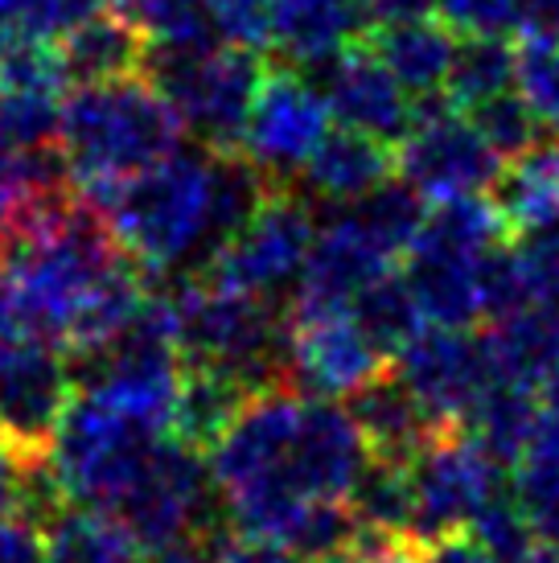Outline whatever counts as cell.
I'll list each match as a JSON object with an SVG mask.
<instances>
[{
  "label": "cell",
  "instance_id": "cell-27",
  "mask_svg": "<svg viewBox=\"0 0 559 563\" xmlns=\"http://www.w3.org/2000/svg\"><path fill=\"white\" fill-rule=\"evenodd\" d=\"M539 416H544V407L535 404V391L494 383L490 395L473 407V416L465 420L461 432H465L469 440H478L497 465L514 470L518 456L527 453L535 428H539Z\"/></svg>",
  "mask_w": 559,
  "mask_h": 563
},
{
  "label": "cell",
  "instance_id": "cell-34",
  "mask_svg": "<svg viewBox=\"0 0 559 563\" xmlns=\"http://www.w3.org/2000/svg\"><path fill=\"white\" fill-rule=\"evenodd\" d=\"M222 46L260 49L272 46V0H206Z\"/></svg>",
  "mask_w": 559,
  "mask_h": 563
},
{
  "label": "cell",
  "instance_id": "cell-4",
  "mask_svg": "<svg viewBox=\"0 0 559 563\" xmlns=\"http://www.w3.org/2000/svg\"><path fill=\"white\" fill-rule=\"evenodd\" d=\"M186 362H206L248 383L251 391L288 387V321L276 300L218 288L189 276L169 292Z\"/></svg>",
  "mask_w": 559,
  "mask_h": 563
},
{
  "label": "cell",
  "instance_id": "cell-22",
  "mask_svg": "<svg viewBox=\"0 0 559 563\" xmlns=\"http://www.w3.org/2000/svg\"><path fill=\"white\" fill-rule=\"evenodd\" d=\"M490 198L518 239L559 227V141H539L530 153L506 161Z\"/></svg>",
  "mask_w": 559,
  "mask_h": 563
},
{
  "label": "cell",
  "instance_id": "cell-16",
  "mask_svg": "<svg viewBox=\"0 0 559 563\" xmlns=\"http://www.w3.org/2000/svg\"><path fill=\"white\" fill-rule=\"evenodd\" d=\"M371 25L366 0H272V49L305 75H321Z\"/></svg>",
  "mask_w": 559,
  "mask_h": 563
},
{
  "label": "cell",
  "instance_id": "cell-11",
  "mask_svg": "<svg viewBox=\"0 0 559 563\" xmlns=\"http://www.w3.org/2000/svg\"><path fill=\"white\" fill-rule=\"evenodd\" d=\"M326 91L296 66H267L243 132V153L272 186H296L309 157L329 136Z\"/></svg>",
  "mask_w": 559,
  "mask_h": 563
},
{
  "label": "cell",
  "instance_id": "cell-13",
  "mask_svg": "<svg viewBox=\"0 0 559 563\" xmlns=\"http://www.w3.org/2000/svg\"><path fill=\"white\" fill-rule=\"evenodd\" d=\"M395 251L374 235L358 206H342L338 214L321 222L313 239L309 264L296 280V292L288 300V313H342L354 309V300L391 276Z\"/></svg>",
  "mask_w": 559,
  "mask_h": 563
},
{
  "label": "cell",
  "instance_id": "cell-26",
  "mask_svg": "<svg viewBox=\"0 0 559 563\" xmlns=\"http://www.w3.org/2000/svg\"><path fill=\"white\" fill-rule=\"evenodd\" d=\"M46 563H144V548L103 510L66 506L46 527Z\"/></svg>",
  "mask_w": 559,
  "mask_h": 563
},
{
  "label": "cell",
  "instance_id": "cell-14",
  "mask_svg": "<svg viewBox=\"0 0 559 563\" xmlns=\"http://www.w3.org/2000/svg\"><path fill=\"white\" fill-rule=\"evenodd\" d=\"M288 387L313 399H350L391 366L350 309L288 313Z\"/></svg>",
  "mask_w": 559,
  "mask_h": 563
},
{
  "label": "cell",
  "instance_id": "cell-38",
  "mask_svg": "<svg viewBox=\"0 0 559 563\" xmlns=\"http://www.w3.org/2000/svg\"><path fill=\"white\" fill-rule=\"evenodd\" d=\"M0 563H46V531L25 515L0 518Z\"/></svg>",
  "mask_w": 559,
  "mask_h": 563
},
{
  "label": "cell",
  "instance_id": "cell-44",
  "mask_svg": "<svg viewBox=\"0 0 559 563\" xmlns=\"http://www.w3.org/2000/svg\"><path fill=\"white\" fill-rule=\"evenodd\" d=\"M445 0H366L374 21H404V16H432Z\"/></svg>",
  "mask_w": 559,
  "mask_h": 563
},
{
  "label": "cell",
  "instance_id": "cell-42",
  "mask_svg": "<svg viewBox=\"0 0 559 563\" xmlns=\"http://www.w3.org/2000/svg\"><path fill=\"white\" fill-rule=\"evenodd\" d=\"M25 461L0 440V518H13L21 510V489H25Z\"/></svg>",
  "mask_w": 559,
  "mask_h": 563
},
{
  "label": "cell",
  "instance_id": "cell-31",
  "mask_svg": "<svg viewBox=\"0 0 559 563\" xmlns=\"http://www.w3.org/2000/svg\"><path fill=\"white\" fill-rule=\"evenodd\" d=\"M469 534L494 555V563H527L530 555L539 551V534H535V527L527 522L523 506L514 501V489L497 494L482 515L473 518Z\"/></svg>",
  "mask_w": 559,
  "mask_h": 563
},
{
  "label": "cell",
  "instance_id": "cell-8",
  "mask_svg": "<svg viewBox=\"0 0 559 563\" xmlns=\"http://www.w3.org/2000/svg\"><path fill=\"white\" fill-rule=\"evenodd\" d=\"M412 539L436 543L473 527L485 506L511 489V470L497 465L461 428H440L412 461Z\"/></svg>",
  "mask_w": 559,
  "mask_h": 563
},
{
  "label": "cell",
  "instance_id": "cell-7",
  "mask_svg": "<svg viewBox=\"0 0 559 563\" xmlns=\"http://www.w3.org/2000/svg\"><path fill=\"white\" fill-rule=\"evenodd\" d=\"M317 231L321 222L309 194L300 186H272L255 219L206 260L202 276L231 292L276 300L288 284L300 280Z\"/></svg>",
  "mask_w": 559,
  "mask_h": 563
},
{
  "label": "cell",
  "instance_id": "cell-32",
  "mask_svg": "<svg viewBox=\"0 0 559 563\" xmlns=\"http://www.w3.org/2000/svg\"><path fill=\"white\" fill-rule=\"evenodd\" d=\"M465 115L478 124V132L485 136V144H490L502 161H514V157H523V153H530V148L539 144V132H544L539 120H535V111L518 99V91L485 99L482 108L465 111Z\"/></svg>",
  "mask_w": 559,
  "mask_h": 563
},
{
  "label": "cell",
  "instance_id": "cell-6",
  "mask_svg": "<svg viewBox=\"0 0 559 563\" xmlns=\"http://www.w3.org/2000/svg\"><path fill=\"white\" fill-rule=\"evenodd\" d=\"M267 66L255 49H149L144 79L173 103L186 132L210 153H243V132Z\"/></svg>",
  "mask_w": 559,
  "mask_h": 563
},
{
  "label": "cell",
  "instance_id": "cell-35",
  "mask_svg": "<svg viewBox=\"0 0 559 563\" xmlns=\"http://www.w3.org/2000/svg\"><path fill=\"white\" fill-rule=\"evenodd\" d=\"M514 251H518V267H523L530 300L559 309V227L523 235Z\"/></svg>",
  "mask_w": 559,
  "mask_h": 563
},
{
  "label": "cell",
  "instance_id": "cell-36",
  "mask_svg": "<svg viewBox=\"0 0 559 563\" xmlns=\"http://www.w3.org/2000/svg\"><path fill=\"white\" fill-rule=\"evenodd\" d=\"M33 198H42V194L33 186L30 148H17L13 141L0 136V247L9 243Z\"/></svg>",
  "mask_w": 559,
  "mask_h": 563
},
{
  "label": "cell",
  "instance_id": "cell-29",
  "mask_svg": "<svg viewBox=\"0 0 559 563\" xmlns=\"http://www.w3.org/2000/svg\"><path fill=\"white\" fill-rule=\"evenodd\" d=\"M350 510L371 531H412V477H407V465L371 456V465L362 470L358 485L350 489Z\"/></svg>",
  "mask_w": 559,
  "mask_h": 563
},
{
  "label": "cell",
  "instance_id": "cell-12",
  "mask_svg": "<svg viewBox=\"0 0 559 563\" xmlns=\"http://www.w3.org/2000/svg\"><path fill=\"white\" fill-rule=\"evenodd\" d=\"M391 366L436 428H465L473 407L497 383L482 333L449 325H424Z\"/></svg>",
  "mask_w": 559,
  "mask_h": 563
},
{
  "label": "cell",
  "instance_id": "cell-5",
  "mask_svg": "<svg viewBox=\"0 0 559 563\" xmlns=\"http://www.w3.org/2000/svg\"><path fill=\"white\" fill-rule=\"evenodd\" d=\"M165 440L169 432L161 423L128 411L108 395L78 391L54 440L50 473L58 477L70 506L116 515Z\"/></svg>",
  "mask_w": 559,
  "mask_h": 563
},
{
  "label": "cell",
  "instance_id": "cell-21",
  "mask_svg": "<svg viewBox=\"0 0 559 563\" xmlns=\"http://www.w3.org/2000/svg\"><path fill=\"white\" fill-rule=\"evenodd\" d=\"M482 342L497 383L544 391L559 371V309L527 305L511 317H497L482 333Z\"/></svg>",
  "mask_w": 559,
  "mask_h": 563
},
{
  "label": "cell",
  "instance_id": "cell-20",
  "mask_svg": "<svg viewBox=\"0 0 559 563\" xmlns=\"http://www.w3.org/2000/svg\"><path fill=\"white\" fill-rule=\"evenodd\" d=\"M58 49H63L70 87H91V82H120L144 75L153 42L132 16L111 4L103 13L87 16L83 25H75L58 42Z\"/></svg>",
  "mask_w": 559,
  "mask_h": 563
},
{
  "label": "cell",
  "instance_id": "cell-30",
  "mask_svg": "<svg viewBox=\"0 0 559 563\" xmlns=\"http://www.w3.org/2000/svg\"><path fill=\"white\" fill-rule=\"evenodd\" d=\"M514 91L535 111L539 128L559 136V42H539V37L518 42Z\"/></svg>",
  "mask_w": 559,
  "mask_h": 563
},
{
  "label": "cell",
  "instance_id": "cell-17",
  "mask_svg": "<svg viewBox=\"0 0 559 563\" xmlns=\"http://www.w3.org/2000/svg\"><path fill=\"white\" fill-rule=\"evenodd\" d=\"M399 169V153L387 141L358 128H329L321 148L309 157L300 173V189L317 206H358L383 189Z\"/></svg>",
  "mask_w": 559,
  "mask_h": 563
},
{
  "label": "cell",
  "instance_id": "cell-45",
  "mask_svg": "<svg viewBox=\"0 0 559 563\" xmlns=\"http://www.w3.org/2000/svg\"><path fill=\"white\" fill-rule=\"evenodd\" d=\"M21 309H17V297H13V284H9V272L0 267V345L21 338Z\"/></svg>",
  "mask_w": 559,
  "mask_h": 563
},
{
  "label": "cell",
  "instance_id": "cell-40",
  "mask_svg": "<svg viewBox=\"0 0 559 563\" xmlns=\"http://www.w3.org/2000/svg\"><path fill=\"white\" fill-rule=\"evenodd\" d=\"M227 534H234V531H227ZM227 534H206V531L182 534V539H173L165 548L149 551L144 563H218V548H222Z\"/></svg>",
  "mask_w": 559,
  "mask_h": 563
},
{
  "label": "cell",
  "instance_id": "cell-18",
  "mask_svg": "<svg viewBox=\"0 0 559 563\" xmlns=\"http://www.w3.org/2000/svg\"><path fill=\"white\" fill-rule=\"evenodd\" d=\"M457 37L461 33L445 16H404V21H374L362 42L383 58V66L404 82L412 99H432L445 95Z\"/></svg>",
  "mask_w": 559,
  "mask_h": 563
},
{
  "label": "cell",
  "instance_id": "cell-43",
  "mask_svg": "<svg viewBox=\"0 0 559 563\" xmlns=\"http://www.w3.org/2000/svg\"><path fill=\"white\" fill-rule=\"evenodd\" d=\"M523 37L539 42H559V0H523Z\"/></svg>",
  "mask_w": 559,
  "mask_h": 563
},
{
  "label": "cell",
  "instance_id": "cell-47",
  "mask_svg": "<svg viewBox=\"0 0 559 563\" xmlns=\"http://www.w3.org/2000/svg\"><path fill=\"white\" fill-rule=\"evenodd\" d=\"M544 395H547V407H559V371H556V378L544 387Z\"/></svg>",
  "mask_w": 559,
  "mask_h": 563
},
{
  "label": "cell",
  "instance_id": "cell-46",
  "mask_svg": "<svg viewBox=\"0 0 559 563\" xmlns=\"http://www.w3.org/2000/svg\"><path fill=\"white\" fill-rule=\"evenodd\" d=\"M527 563H559V543H539V551Z\"/></svg>",
  "mask_w": 559,
  "mask_h": 563
},
{
  "label": "cell",
  "instance_id": "cell-28",
  "mask_svg": "<svg viewBox=\"0 0 559 563\" xmlns=\"http://www.w3.org/2000/svg\"><path fill=\"white\" fill-rule=\"evenodd\" d=\"M350 313L358 317V325L366 329V338H371L391 362L399 358V350L416 338L419 329L428 325L424 313H419L416 297H412V288H407V280L395 276V272L383 276L379 284H371V288L354 300Z\"/></svg>",
  "mask_w": 559,
  "mask_h": 563
},
{
  "label": "cell",
  "instance_id": "cell-24",
  "mask_svg": "<svg viewBox=\"0 0 559 563\" xmlns=\"http://www.w3.org/2000/svg\"><path fill=\"white\" fill-rule=\"evenodd\" d=\"M511 489L539 543H559V407H544L527 453L511 470Z\"/></svg>",
  "mask_w": 559,
  "mask_h": 563
},
{
  "label": "cell",
  "instance_id": "cell-39",
  "mask_svg": "<svg viewBox=\"0 0 559 563\" xmlns=\"http://www.w3.org/2000/svg\"><path fill=\"white\" fill-rule=\"evenodd\" d=\"M218 563H305L296 551L272 539H255V534H227L218 548Z\"/></svg>",
  "mask_w": 559,
  "mask_h": 563
},
{
  "label": "cell",
  "instance_id": "cell-41",
  "mask_svg": "<svg viewBox=\"0 0 559 563\" xmlns=\"http://www.w3.org/2000/svg\"><path fill=\"white\" fill-rule=\"evenodd\" d=\"M424 563H494V555L473 539L469 531L449 534V539H436L424 548Z\"/></svg>",
  "mask_w": 559,
  "mask_h": 563
},
{
  "label": "cell",
  "instance_id": "cell-3",
  "mask_svg": "<svg viewBox=\"0 0 559 563\" xmlns=\"http://www.w3.org/2000/svg\"><path fill=\"white\" fill-rule=\"evenodd\" d=\"M99 210L153 280L186 264L206 267L215 255V153L177 148Z\"/></svg>",
  "mask_w": 559,
  "mask_h": 563
},
{
  "label": "cell",
  "instance_id": "cell-19",
  "mask_svg": "<svg viewBox=\"0 0 559 563\" xmlns=\"http://www.w3.org/2000/svg\"><path fill=\"white\" fill-rule=\"evenodd\" d=\"M346 411L354 416L358 432H362L374 461L407 465V461L440 432V428L428 420V411L419 407L416 395H412V387L395 375V366H387V371L379 378H371L366 387H358V391L346 399Z\"/></svg>",
  "mask_w": 559,
  "mask_h": 563
},
{
  "label": "cell",
  "instance_id": "cell-15",
  "mask_svg": "<svg viewBox=\"0 0 559 563\" xmlns=\"http://www.w3.org/2000/svg\"><path fill=\"white\" fill-rule=\"evenodd\" d=\"M317 79H321V91H326L333 115L346 128L371 132L387 144L404 141L412 132L416 99L404 91V82L391 75L366 42H354L346 54H338Z\"/></svg>",
  "mask_w": 559,
  "mask_h": 563
},
{
  "label": "cell",
  "instance_id": "cell-2",
  "mask_svg": "<svg viewBox=\"0 0 559 563\" xmlns=\"http://www.w3.org/2000/svg\"><path fill=\"white\" fill-rule=\"evenodd\" d=\"M182 132L186 124L169 99L136 75L75 87L63 111L58 148L78 194L95 206H108L132 177L173 157L182 148Z\"/></svg>",
  "mask_w": 559,
  "mask_h": 563
},
{
  "label": "cell",
  "instance_id": "cell-37",
  "mask_svg": "<svg viewBox=\"0 0 559 563\" xmlns=\"http://www.w3.org/2000/svg\"><path fill=\"white\" fill-rule=\"evenodd\" d=\"M440 16L457 33H518L523 0H445Z\"/></svg>",
  "mask_w": 559,
  "mask_h": 563
},
{
  "label": "cell",
  "instance_id": "cell-23",
  "mask_svg": "<svg viewBox=\"0 0 559 563\" xmlns=\"http://www.w3.org/2000/svg\"><path fill=\"white\" fill-rule=\"evenodd\" d=\"M251 387L234 375L206 366V362H186L182 371V391H177V411H173V437L189 449H215L222 432L234 423V416L248 407Z\"/></svg>",
  "mask_w": 559,
  "mask_h": 563
},
{
  "label": "cell",
  "instance_id": "cell-48",
  "mask_svg": "<svg viewBox=\"0 0 559 563\" xmlns=\"http://www.w3.org/2000/svg\"><path fill=\"white\" fill-rule=\"evenodd\" d=\"M313 563H362L354 551H342V555H329V560H313Z\"/></svg>",
  "mask_w": 559,
  "mask_h": 563
},
{
  "label": "cell",
  "instance_id": "cell-1",
  "mask_svg": "<svg viewBox=\"0 0 559 563\" xmlns=\"http://www.w3.org/2000/svg\"><path fill=\"white\" fill-rule=\"evenodd\" d=\"M371 449L338 399L293 387L251 395L210 449V477L234 531L284 543L321 501H350Z\"/></svg>",
  "mask_w": 559,
  "mask_h": 563
},
{
  "label": "cell",
  "instance_id": "cell-9",
  "mask_svg": "<svg viewBox=\"0 0 559 563\" xmlns=\"http://www.w3.org/2000/svg\"><path fill=\"white\" fill-rule=\"evenodd\" d=\"M78 395L75 366L46 338L21 333L0 345V440L25 465H46Z\"/></svg>",
  "mask_w": 559,
  "mask_h": 563
},
{
  "label": "cell",
  "instance_id": "cell-10",
  "mask_svg": "<svg viewBox=\"0 0 559 563\" xmlns=\"http://www.w3.org/2000/svg\"><path fill=\"white\" fill-rule=\"evenodd\" d=\"M506 161L485 144L478 124L445 95L416 99L412 132L399 141V173L424 202L490 194Z\"/></svg>",
  "mask_w": 559,
  "mask_h": 563
},
{
  "label": "cell",
  "instance_id": "cell-25",
  "mask_svg": "<svg viewBox=\"0 0 559 563\" xmlns=\"http://www.w3.org/2000/svg\"><path fill=\"white\" fill-rule=\"evenodd\" d=\"M514 63H518V46L506 33H461L445 99L461 111L482 108L485 99H497L514 87Z\"/></svg>",
  "mask_w": 559,
  "mask_h": 563
},
{
  "label": "cell",
  "instance_id": "cell-33",
  "mask_svg": "<svg viewBox=\"0 0 559 563\" xmlns=\"http://www.w3.org/2000/svg\"><path fill=\"white\" fill-rule=\"evenodd\" d=\"M103 9H111V0H17L13 33L63 42L75 25H83L87 16L103 13Z\"/></svg>",
  "mask_w": 559,
  "mask_h": 563
}]
</instances>
